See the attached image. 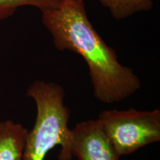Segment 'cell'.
<instances>
[{
  "label": "cell",
  "mask_w": 160,
  "mask_h": 160,
  "mask_svg": "<svg viewBox=\"0 0 160 160\" xmlns=\"http://www.w3.org/2000/svg\"><path fill=\"white\" fill-rule=\"evenodd\" d=\"M72 1H84V0H72Z\"/></svg>",
  "instance_id": "cell-8"
},
{
  "label": "cell",
  "mask_w": 160,
  "mask_h": 160,
  "mask_svg": "<svg viewBox=\"0 0 160 160\" xmlns=\"http://www.w3.org/2000/svg\"><path fill=\"white\" fill-rule=\"evenodd\" d=\"M27 96L37 104V119L26 137L23 160H44L56 145L61 146L59 160H71V130L68 128L70 112L64 105L65 92L53 82L35 81Z\"/></svg>",
  "instance_id": "cell-2"
},
{
  "label": "cell",
  "mask_w": 160,
  "mask_h": 160,
  "mask_svg": "<svg viewBox=\"0 0 160 160\" xmlns=\"http://www.w3.org/2000/svg\"><path fill=\"white\" fill-rule=\"evenodd\" d=\"M106 135L120 156L160 140V111H105L99 116Z\"/></svg>",
  "instance_id": "cell-3"
},
{
  "label": "cell",
  "mask_w": 160,
  "mask_h": 160,
  "mask_svg": "<svg viewBox=\"0 0 160 160\" xmlns=\"http://www.w3.org/2000/svg\"><path fill=\"white\" fill-rule=\"evenodd\" d=\"M71 151L79 160H119L121 157L99 119L82 122L71 130Z\"/></svg>",
  "instance_id": "cell-4"
},
{
  "label": "cell",
  "mask_w": 160,
  "mask_h": 160,
  "mask_svg": "<svg viewBox=\"0 0 160 160\" xmlns=\"http://www.w3.org/2000/svg\"><path fill=\"white\" fill-rule=\"evenodd\" d=\"M28 133L21 124L0 122V160H23Z\"/></svg>",
  "instance_id": "cell-5"
},
{
  "label": "cell",
  "mask_w": 160,
  "mask_h": 160,
  "mask_svg": "<svg viewBox=\"0 0 160 160\" xmlns=\"http://www.w3.org/2000/svg\"><path fill=\"white\" fill-rule=\"evenodd\" d=\"M42 22L59 51L81 55L89 68L94 96L103 103L119 102L141 86L133 70L122 65L117 53L102 39L86 13L84 1L63 0L42 12Z\"/></svg>",
  "instance_id": "cell-1"
},
{
  "label": "cell",
  "mask_w": 160,
  "mask_h": 160,
  "mask_svg": "<svg viewBox=\"0 0 160 160\" xmlns=\"http://www.w3.org/2000/svg\"><path fill=\"white\" fill-rule=\"evenodd\" d=\"M108 8L116 19H122L133 13L147 11L153 7V0H99Z\"/></svg>",
  "instance_id": "cell-6"
},
{
  "label": "cell",
  "mask_w": 160,
  "mask_h": 160,
  "mask_svg": "<svg viewBox=\"0 0 160 160\" xmlns=\"http://www.w3.org/2000/svg\"><path fill=\"white\" fill-rule=\"evenodd\" d=\"M63 0H0V20L14 14L16 11L23 6H33L42 12L59 7Z\"/></svg>",
  "instance_id": "cell-7"
}]
</instances>
